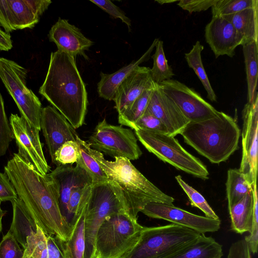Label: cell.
Returning <instances> with one entry per match:
<instances>
[{"label": "cell", "mask_w": 258, "mask_h": 258, "mask_svg": "<svg viewBox=\"0 0 258 258\" xmlns=\"http://www.w3.org/2000/svg\"><path fill=\"white\" fill-rule=\"evenodd\" d=\"M4 171L18 198L36 224L46 235L55 236L66 242L73 227L61 213L56 187L48 173L40 174L18 153H14Z\"/></svg>", "instance_id": "obj_1"}, {"label": "cell", "mask_w": 258, "mask_h": 258, "mask_svg": "<svg viewBox=\"0 0 258 258\" xmlns=\"http://www.w3.org/2000/svg\"><path fill=\"white\" fill-rule=\"evenodd\" d=\"M75 58L58 50L51 52L39 93L76 129L84 123L88 98Z\"/></svg>", "instance_id": "obj_2"}, {"label": "cell", "mask_w": 258, "mask_h": 258, "mask_svg": "<svg viewBox=\"0 0 258 258\" xmlns=\"http://www.w3.org/2000/svg\"><path fill=\"white\" fill-rule=\"evenodd\" d=\"M180 134L199 154L211 162L219 164L238 148L240 130L234 118L218 111L212 118L189 121Z\"/></svg>", "instance_id": "obj_3"}, {"label": "cell", "mask_w": 258, "mask_h": 258, "mask_svg": "<svg viewBox=\"0 0 258 258\" xmlns=\"http://www.w3.org/2000/svg\"><path fill=\"white\" fill-rule=\"evenodd\" d=\"M89 150L108 179L121 188L126 199L129 214L137 219L138 214L148 203L157 202L173 205L174 199L168 196L144 176L131 163L123 157L108 161L103 154L90 146Z\"/></svg>", "instance_id": "obj_4"}, {"label": "cell", "mask_w": 258, "mask_h": 258, "mask_svg": "<svg viewBox=\"0 0 258 258\" xmlns=\"http://www.w3.org/2000/svg\"><path fill=\"white\" fill-rule=\"evenodd\" d=\"M200 235L173 223L143 227L137 242L121 258H172L192 244Z\"/></svg>", "instance_id": "obj_5"}, {"label": "cell", "mask_w": 258, "mask_h": 258, "mask_svg": "<svg viewBox=\"0 0 258 258\" xmlns=\"http://www.w3.org/2000/svg\"><path fill=\"white\" fill-rule=\"evenodd\" d=\"M122 212L128 213L124 193L112 180L92 184L85 213V248L84 258H94L98 228L107 216Z\"/></svg>", "instance_id": "obj_6"}, {"label": "cell", "mask_w": 258, "mask_h": 258, "mask_svg": "<svg viewBox=\"0 0 258 258\" xmlns=\"http://www.w3.org/2000/svg\"><path fill=\"white\" fill-rule=\"evenodd\" d=\"M143 228L126 212L107 216L96 234L94 258H121L137 242Z\"/></svg>", "instance_id": "obj_7"}, {"label": "cell", "mask_w": 258, "mask_h": 258, "mask_svg": "<svg viewBox=\"0 0 258 258\" xmlns=\"http://www.w3.org/2000/svg\"><path fill=\"white\" fill-rule=\"evenodd\" d=\"M135 131L145 148L163 162L197 177L208 178L209 173L206 166L185 150L174 137L141 130Z\"/></svg>", "instance_id": "obj_8"}, {"label": "cell", "mask_w": 258, "mask_h": 258, "mask_svg": "<svg viewBox=\"0 0 258 258\" xmlns=\"http://www.w3.org/2000/svg\"><path fill=\"white\" fill-rule=\"evenodd\" d=\"M27 70L16 62L0 57V79L15 102L21 116L41 131L42 104L26 85Z\"/></svg>", "instance_id": "obj_9"}, {"label": "cell", "mask_w": 258, "mask_h": 258, "mask_svg": "<svg viewBox=\"0 0 258 258\" xmlns=\"http://www.w3.org/2000/svg\"><path fill=\"white\" fill-rule=\"evenodd\" d=\"M88 143L92 149L114 158L123 157L135 160L142 154L131 129L109 124L105 119L98 123Z\"/></svg>", "instance_id": "obj_10"}, {"label": "cell", "mask_w": 258, "mask_h": 258, "mask_svg": "<svg viewBox=\"0 0 258 258\" xmlns=\"http://www.w3.org/2000/svg\"><path fill=\"white\" fill-rule=\"evenodd\" d=\"M9 123L13 139L18 147V154L36 171L42 175L47 174L50 167L43 153L40 131L17 114H11Z\"/></svg>", "instance_id": "obj_11"}, {"label": "cell", "mask_w": 258, "mask_h": 258, "mask_svg": "<svg viewBox=\"0 0 258 258\" xmlns=\"http://www.w3.org/2000/svg\"><path fill=\"white\" fill-rule=\"evenodd\" d=\"M159 85L189 121L206 120L215 116L218 112L194 89L177 80L170 79Z\"/></svg>", "instance_id": "obj_12"}, {"label": "cell", "mask_w": 258, "mask_h": 258, "mask_svg": "<svg viewBox=\"0 0 258 258\" xmlns=\"http://www.w3.org/2000/svg\"><path fill=\"white\" fill-rule=\"evenodd\" d=\"M242 158L239 171L248 183H256L257 173L258 95L242 111Z\"/></svg>", "instance_id": "obj_13"}, {"label": "cell", "mask_w": 258, "mask_h": 258, "mask_svg": "<svg viewBox=\"0 0 258 258\" xmlns=\"http://www.w3.org/2000/svg\"><path fill=\"white\" fill-rule=\"evenodd\" d=\"M141 212L149 217L163 219L203 234L218 231L221 223L219 219L197 215L174 205L161 203H149Z\"/></svg>", "instance_id": "obj_14"}, {"label": "cell", "mask_w": 258, "mask_h": 258, "mask_svg": "<svg viewBox=\"0 0 258 258\" xmlns=\"http://www.w3.org/2000/svg\"><path fill=\"white\" fill-rule=\"evenodd\" d=\"M206 41L216 58L226 55L232 57L236 48L246 44L244 37L224 18L212 17L205 29Z\"/></svg>", "instance_id": "obj_15"}, {"label": "cell", "mask_w": 258, "mask_h": 258, "mask_svg": "<svg viewBox=\"0 0 258 258\" xmlns=\"http://www.w3.org/2000/svg\"><path fill=\"white\" fill-rule=\"evenodd\" d=\"M40 127L53 163L57 150L66 142H76L78 136L75 129L66 118L55 108L49 105L42 108Z\"/></svg>", "instance_id": "obj_16"}, {"label": "cell", "mask_w": 258, "mask_h": 258, "mask_svg": "<svg viewBox=\"0 0 258 258\" xmlns=\"http://www.w3.org/2000/svg\"><path fill=\"white\" fill-rule=\"evenodd\" d=\"M56 187L59 207L68 221V204L74 190L92 184L91 177L79 164L59 165L48 173Z\"/></svg>", "instance_id": "obj_17"}, {"label": "cell", "mask_w": 258, "mask_h": 258, "mask_svg": "<svg viewBox=\"0 0 258 258\" xmlns=\"http://www.w3.org/2000/svg\"><path fill=\"white\" fill-rule=\"evenodd\" d=\"M145 112L159 119L168 130L170 135L173 137L180 134L189 122L173 101L163 92L160 85L155 83Z\"/></svg>", "instance_id": "obj_18"}, {"label": "cell", "mask_w": 258, "mask_h": 258, "mask_svg": "<svg viewBox=\"0 0 258 258\" xmlns=\"http://www.w3.org/2000/svg\"><path fill=\"white\" fill-rule=\"evenodd\" d=\"M51 3L49 0H4L6 18L12 31L33 28Z\"/></svg>", "instance_id": "obj_19"}, {"label": "cell", "mask_w": 258, "mask_h": 258, "mask_svg": "<svg viewBox=\"0 0 258 258\" xmlns=\"http://www.w3.org/2000/svg\"><path fill=\"white\" fill-rule=\"evenodd\" d=\"M48 37L50 41L56 45L58 50L74 57L81 55L86 58L85 51L94 44L78 28L60 18L51 28Z\"/></svg>", "instance_id": "obj_20"}, {"label": "cell", "mask_w": 258, "mask_h": 258, "mask_svg": "<svg viewBox=\"0 0 258 258\" xmlns=\"http://www.w3.org/2000/svg\"><path fill=\"white\" fill-rule=\"evenodd\" d=\"M150 68L137 67L118 87L113 101L118 115L122 113L142 93L152 86Z\"/></svg>", "instance_id": "obj_21"}, {"label": "cell", "mask_w": 258, "mask_h": 258, "mask_svg": "<svg viewBox=\"0 0 258 258\" xmlns=\"http://www.w3.org/2000/svg\"><path fill=\"white\" fill-rule=\"evenodd\" d=\"M158 40L155 39L147 51L138 60L132 61L113 73H101V79L97 85L99 96L106 100H113L120 84L137 67L149 58Z\"/></svg>", "instance_id": "obj_22"}, {"label": "cell", "mask_w": 258, "mask_h": 258, "mask_svg": "<svg viewBox=\"0 0 258 258\" xmlns=\"http://www.w3.org/2000/svg\"><path fill=\"white\" fill-rule=\"evenodd\" d=\"M11 203L13 219L8 231L24 249L27 245L28 237L36 232L37 225L21 200L18 198Z\"/></svg>", "instance_id": "obj_23"}, {"label": "cell", "mask_w": 258, "mask_h": 258, "mask_svg": "<svg viewBox=\"0 0 258 258\" xmlns=\"http://www.w3.org/2000/svg\"><path fill=\"white\" fill-rule=\"evenodd\" d=\"M231 227L235 232L242 234L251 231L253 221L252 191L240 201L228 208Z\"/></svg>", "instance_id": "obj_24"}, {"label": "cell", "mask_w": 258, "mask_h": 258, "mask_svg": "<svg viewBox=\"0 0 258 258\" xmlns=\"http://www.w3.org/2000/svg\"><path fill=\"white\" fill-rule=\"evenodd\" d=\"M229 21L244 37L246 43H258V5L222 17Z\"/></svg>", "instance_id": "obj_25"}, {"label": "cell", "mask_w": 258, "mask_h": 258, "mask_svg": "<svg viewBox=\"0 0 258 258\" xmlns=\"http://www.w3.org/2000/svg\"><path fill=\"white\" fill-rule=\"evenodd\" d=\"M87 203L80 208L75 217L69 238L66 242H63L66 258H84L85 248V213Z\"/></svg>", "instance_id": "obj_26"}, {"label": "cell", "mask_w": 258, "mask_h": 258, "mask_svg": "<svg viewBox=\"0 0 258 258\" xmlns=\"http://www.w3.org/2000/svg\"><path fill=\"white\" fill-rule=\"evenodd\" d=\"M222 246L212 237L200 234L184 251L172 258H222Z\"/></svg>", "instance_id": "obj_27"}, {"label": "cell", "mask_w": 258, "mask_h": 258, "mask_svg": "<svg viewBox=\"0 0 258 258\" xmlns=\"http://www.w3.org/2000/svg\"><path fill=\"white\" fill-rule=\"evenodd\" d=\"M247 83V102L252 103L258 95L257 89L258 43L251 41L242 45Z\"/></svg>", "instance_id": "obj_28"}, {"label": "cell", "mask_w": 258, "mask_h": 258, "mask_svg": "<svg viewBox=\"0 0 258 258\" xmlns=\"http://www.w3.org/2000/svg\"><path fill=\"white\" fill-rule=\"evenodd\" d=\"M250 184L239 169H230L227 171L226 182L228 207L237 203L252 191Z\"/></svg>", "instance_id": "obj_29"}, {"label": "cell", "mask_w": 258, "mask_h": 258, "mask_svg": "<svg viewBox=\"0 0 258 258\" xmlns=\"http://www.w3.org/2000/svg\"><path fill=\"white\" fill-rule=\"evenodd\" d=\"M203 49V45L197 41L190 51L185 53L184 57L188 67L194 71L204 87L207 93V98L212 102H216L217 96L211 86L202 60L201 53Z\"/></svg>", "instance_id": "obj_30"}, {"label": "cell", "mask_w": 258, "mask_h": 258, "mask_svg": "<svg viewBox=\"0 0 258 258\" xmlns=\"http://www.w3.org/2000/svg\"><path fill=\"white\" fill-rule=\"evenodd\" d=\"M80 157L76 163L81 166L89 174L92 181V184L107 181L109 179L98 163L90 154L88 143L82 140L79 136L77 137Z\"/></svg>", "instance_id": "obj_31"}, {"label": "cell", "mask_w": 258, "mask_h": 258, "mask_svg": "<svg viewBox=\"0 0 258 258\" xmlns=\"http://www.w3.org/2000/svg\"><path fill=\"white\" fill-rule=\"evenodd\" d=\"M155 83L142 94L121 114L118 115L119 124L133 129L137 120L144 113L153 91Z\"/></svg>", "instance_id": "obj_32"}, {"label": "cell", "mask_w": 258, "mask_h": 258, "mask_svg": "<svg viewBox=\"0 0 258 258\" xmlns=\"http://www.w3.org/2000/svg\"><path fill=\"white\" fill-rule=\"evenodd\" d=\"M155 47V52L152 56L153 64L152 68L150 69V74L152 80L160 84L164 81L172 79L174 74L166 58L163 41L158 40Z\"/></svg>", "instance_id": "obj_33"}, {"label": "cell", "mask_w": 258, "mask_h": 258, "mask_svg": "<svg viewBox=\"0 0 258 258\" xmlns=\"http://www.w3.org/2000/svg\"><path fill=\"white\" fill-rule=\"evenodd\" d=\"M23 258H48L47 235L38 225L36 232L27 239Z\"/></svg>", "instance_id": "obj_34"}, {"label": "cell", "mask_w": 258, "mask_h": 258, "mask_svg": "<svg viewBox=\"0 0 258 258\" xmlns=\"http://www.w3.org/2000/svg\"><path fill=\"white\" fill-rule=\"evenodd\" d=\"M257 5V0H217L211 7L212 17L234 14Z\"/></svg>", "instance_id": "obj_35"}, {"label": "cell", "mask_w": 258, "mask_h": 258, "mask_svg": "<svg viewBox=\"0 0 258 258\" xmlns=\"http://www.w3.org/2000/svg\"><path fill=\"white\" fill-rule=\"evenodd\" d=\"M175 179L188 197L192 206L201 210L206 217L218 219L219 217L209 205L204 197L197 190L186 183L180 175L175 176Z\"/></svg>", "instance_id": "obj_36"}, {"label": "cell", "mask_w": 258, "mask_h": 258, "mask_svg": "<svg viewBox=\"0 0 258 258\" xmlns=\"http://www.w3.org/2000/svg\"><path fill=\"white\" fill-rule=\"evenodd\" d=\"M80 157L79 148L75 141L64 143L54 154V164L59 165H72L76 163Z\"/></svg>", "instance_id": "obj_37"}, {"label": "cell", "mask_w": 258, "mask_h": 258, "mask_svg": "<svg viewBox=\"0 0 258 258\" xmlns=\"http://www.w3.org/2000/svg\"><path fill=\"white\" fill-rule=\"evenodd\" d=\"M91 186L92 184H90L85 187L77 188L72 192L68 204V221L71 226L80 209L87 203Z\"/></svg>", "instance_id": "obj_38"}, {"label": "cell", "mask_w": 258, "mask_h": 258, "mask_svg": "<svg viewBox=\"0 0 258 258\" xmlns=\"http://www.w3.org/2000/svg\"><path fill=\"white\" fill-rule=\"evenodd\" d=\"M133 129L170 135L166 126L153 114L145 112L134 125Z\"/></svg>", "instance_id": "obj_39"}, {"label": "cell", "mask_w": 258, "mask_h": 258, "mask_svg": "<svg viewBox=\"0 0 258 258\" xmlns=\"http://www.w3.org/2000/svg\"><path fill=\"white\" fill-rule=\"evenodd\" d=\"M13 139L12 133L0 92V157L5 155Z\"/></svg>", "instance_id": "obj_40"}, {"label": "cell", "mask_w": 258, "mask_h": 258, "mask_svg": "<svg viewBox=\"0 0 258 258\" xmlns=\"http://www.w3.org/2000/svg\"><path fill=\"white\" fill-rule=\"evenodd\" d=\"M9 231L0 242V258H23V250Z\"/></svg>", "instance_id": "obj_41"}, {"label": "cell", "mask_w": 258, "mask_h": 258, "mask_svg": "<svg viewBox=\"0 0 258 258\" xmlns=\"http://www.w3.org/2000/svg\"><path fill=\"white\" fill-rule=\"evenodd\" d=\"M253 215L252 228L249 234L245 237L244 240L249 245L251 252L255 254L257 251L258 244V198L256 183L252 185Z\"/></svg>", "instance_id": "obj_42"}, {"label": "cell", "mask_w": 258, "mask_h": 258, "mask_svg": "<svg viewBox=\"0 0 258 258\" xmlns=\"http://www.w3.org/2000/svg\"><path fill=\"white\" fill-rule=\"evenodd\" d=\"M90 2L114 18L120 19L122 22L127 26L129 31H131V20L126 16L125 13L119 7L111 1L108 0H90Z\"/></svg>", "instance_id": "obj_43"}, {"label": "cell", "mask_w": 258, "mask_h": 258, "mask_svg": "<svg viewBox=\"0 0 258 258\" xmlns=\"http://www.w3.org/2000/svg\"><path fill=\"white\" fill-rule=\"evenodd\" d=\"M18 199L15 187L5 173L0 172V203L13 202Z\"/></svg>", "instance_id": "obj_44"}, {"label": "cell", "mask_w": 258, "mask_h": 258, "mask_svg": "<svg viewBox=\"0 0 258 258\" xmlns=\"http://www.w3.org/2000/svg\"><path fill=\"white\" fill-rule=\"evenodd\" d=\"M217 0H180L177 5L189 13L207 10L215 4Z\"/></svg>", "instance_id": "obj_45"}, {"label": "cell", "mask_w": 258, "mask_h": 258, "mask_svg": "<svg viewBox=\"0 0 258 258\" xmlns=\"http://www.w3.org/2000/svg\"><path fill=\"white\" fill-rule=\"evenodd\" d=\"M251 253L247 242L240 239L231 245L227 258H251Z\"/></svg>", "instance_id": "obj_46"}, {"label": "cell", "mask_w": 258, "mask_h": 258, "mask_svg": "<svg viewBox=\"0 0 258 258\" xmlns=\"http://www.w3.org/2000/svg\"><path fill=\"white\" fill-rule=\"evenodd\" d=\"M48 258H66L63 241L54 236L47 235Z\"/></svg>", "instance_id": "obj_47"}, {"label": "cell", "mask_w": 258, "mask_h": 258, "mask_svg": "<svg viewBox=\"0 0 258 258\" xmlns=\"http://www.w3.org/2000/svg\"><path fill=\"white\" fill-rule=\"evenodd\" d=\"M13 47L12 41L10 34L6 33L0 28V50L9 51Z\"/></svg>", "instance_id": "obj_48"}, {"label": "cell", "mask_w": 258, "mask_h": 258, "mask_svg": "<svg viewBox=\"0 0 258 258\" xmlns=\"http://www.w3.org/2000/svg\"><path fill=\"white\" fill-rule=\"evenodd\" d=\"M1 203H0V234L2 233V229H3V226H2V219L3 217L6 215L7 211L3 210L1 206Z\"/></svg>", "instance_id": "obj_49"}, {"label": "cell", "mask_w": 258, "mask_h": 258, "mask_svg": "<svg viewBox=\"0 0 258 258\" xmlns=\"http://www.w3.org/2000/svg\"><path fill=\"white\" fill-rule=\"evenodd\" d=\"M177 1L174 0H160V1H155V2L158 3L160 5H163L165 4H170L172 3H174L177 2Z\"/></svg>", "instance_id": "obj_50"}]
</instances>
